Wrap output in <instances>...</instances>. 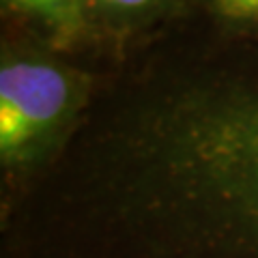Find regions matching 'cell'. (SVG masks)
<instances>
[{"label":"cell","mask_w":258,"mask_h":258,"mask_svg":"<svg viewBox=\"0 0 258 258\" xmlns=\"http://www.w3.org/2000/svg\"><path fill=\"white\" fill-rule=\"evenodd\" d=\"M71 99L69 80L47 62L15 60L0 71V153L15 157L58 123Z\"/></svg>","instance_id":"cell-1"},{"label":"cell","mask_w":258,"mask_h":258,"mask_svg":"<svg viewBox=\"0 0 258 258\" xmlns=\"http://www.w3.org/2000/svg\"><path fill=\"white\" fill-rule=\"evenodd\" d=\"M224 183L258 211V127L235 151L224 172Z\"/></svg>","instance_id":"cell-2"},{"label":"cell","mask_w":258,"mask_h":258,"mask_svg":"<svg viewBox=\"0 0 258 258\" xmlns=\"http://www.w3.org/2000/svg\"><path fill=\"white\" fill-rule=\"evenodd\" d=\"M20 11L35 15L60 35H74L82 28L78 0H9Z\"/></svg>","instance_id":"cell-3"},{"label":"cell","mask_w":258,"mask_h":258,"mask_svg":"<svg viewBox=\"0 0 258 258\" xmlns=\"http://www.w3.org/2000/svg\"><path fill=\"white\" fill-rule=\"evenodd\" d=\"M215 7L230 20H258V0H215Z\"/></svg>","instance_id":"cell-4"},{"label":"cell","mask_w":258,"mask_h":258,"mask_svg":"<svg viewBox=\"0 0 258 258\" xmlns=\"http://www.w3.org/2000/svg\"><path fill=\"white\" fill-rule=\"evenodd\" d=\"M97 5H103V7H110V9H123V11H129V9H140V7L149 5L151 0H93Z\"/></svg>","instance_id":"cell-5"}]
</instances>
